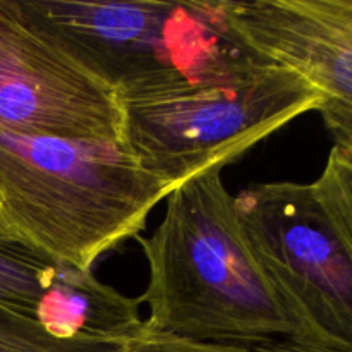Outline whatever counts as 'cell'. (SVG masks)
I'll list each match as a JSON object with an SVG mask.
<instances>
[{"label": "cell", "instance_id": "cell-1", "mask_svg": "<svg viewBox=\"0 0 352 352\" xmlns=\"http://www.w3.org/2000/svg\"><path fill=\"white\" fill-rule=\"evenodd\" d=\"M150 237H136L148 263L140 296L146 332L220 346L254 347L294 330L251 248L222 168L179 184Z\"/></svg>", "mask_w": 352, "mask_h": 352}, {"label": "cell", "instance_id": "cell-2", "mask_svg": "<svg viewBox=\"0 0 352 352\" xmlns=\"http://www.w3.org/2000/svg\"><path fill=\"white\" fill-rule=\"evenodd\" d=\"M172 191L122 143L0 129V229L79 270L140 237Z\"/></svg>", "mask_w": 352, "mask_h": 352}, {"label": "cell", "instance_id": "cell-3", "mask_svg": "<svg viewBox=\"0 0 352 352\" xmlns=\"http://www.w3.org/2000/svg\"><path fill=\"white\" fill-rule=\"evenodd\" d=\"M31 26L117 96L229 78L268 64L230 26L227 0H17Z\"/></svg>", "mask_w": 352, "mask_h": 352}, {"label": "cell", "instance_id": "cell-4", "mask_svg": "<svg viewBox=\"0 0 352 352\" xmlns=\"http://www.w3.org/2000/svg\"><path fill=\"white\" fill-rule=\"evenodd\" d=\"M323 102L305 76L268 62L229 78L120 98V143L175 189L212 168L223 170Z\"/></svg>", "mask_w": 352, "mask_h": 352}, {"label": "cell", "instance_id": "cell-5", "mask_svg": "<svg viewBox=\"0 0 352 352\" xmlns=\"http://www.w3.org/2000/svg\"><path fill=\"white\" fill-rule=\"evenodd\" d=\"M236 203L292 339L352 349V251L311 184L256 182Z\"/></svg>", "mask_w": 352, "mask_h": 352}, {"label": "cell", "instance_id": "cell-6", "mask_svg": "<svg viewBox=\"0 0 352 352\" xmlns=\"http://www.w3.org/2000/svg\"><path fill=\"white\" fill-rule=\"evenodd\" d=\"M0 129L93 143L122 134L117 93L31 26L17 0H0Z\"/></svg>", "mask_w": 352, "mask_h": 352}, {"label": "cell", "instance_id": "cell-7", "mask_svg": "<svg viewBox=\"0 0 352 352\" xmlns=\"http://www.w3.org/2000/svg\"><path fill=\"white\" fill-rule=\"evenodd\" d=\"M241 40L320 89L323 122L336 141H352V0H227Z\"/></svg>", "mask_w": 352, "mask_h": 352}, {"label": "cell", "instance_id": "cell-8", "mask_svg": "<svg viewBox=\"0 0 352 352\" xmlns=\"http://www.w3.org/2000/svg\"><path fill=\"white\" fill-rule=\"evenodd\" d=\"M69 268L0 229V302L38 318Z\"/></svg>", "mask_w": 352, "mask_h": 352}, {"label": "cell", "instance_id": "cell-9", "mask_svg": "<svg viewBox=\"0 0 352 352\" xmlns=\"http://www.w3.org/2000/svg\"><path fill=\"white\" fill-rule=\"evenodd\" d=\"M133 340L62 337L24 309L0 302V352H129Z\"/></svg>", "mask_w": 352, "mask_h": 352}, {"label": "cell", "instance_id": "cell-10", "mask_svg": "<svg viewBox=\"0 0 352 352\" xmlns=\"http://www.w3.org/2000/svg\"><path fill=\"white\" fill-rule=\"evenodd\" d=\"M337 232L352 251V155L333 146L323 172L311 182Z\"/></svg>", "mask_w": 352, "mask_h": 352}, {"label": "cell", "instance_id": "cell-11", "mask_svg": "<svg viewBox=\"0 0 352 352\" xmlns=\"http://www.w3.org/2000/svg\"><path fill=\"white\" fill-rule=\"evenodd\" d=\"M129 352H254L248 347L220 346V344H201L192 340L175 339L168 336H153L146 333L141 339L134 340Z\"/></svg>", "mask_w": 352, "mask_h": 352}, {"label": "cell", "instance_id": "cell-12", "mask_svg": "<svg viewBox=\"0 0 352 352\" xmlns=\"http://www.w3.org/2000/svg\"><path fill=\"white\" fill-rule=\"evenodd\" d=\"M254 352H352L351 347L327 346V344L302 342L296 339L278 340V342L267 344V346L254 347Z\"/></svg>", "mask_w": 352, "mask_h": 352}, {"label": "cell", "instance_id": "cell-13", "mask_svg": "<svg viewBox=\"0 0 352 352\" xmlns=\"http://www.w3.org/2000/svg\"><path fill=\"white\" fill-rule=\"evenodd\" d=\"M333 146L340 148V150H344L346 153L352 155V141H337V143H333Z\"/></svg>", "mask_w": 352, "mask_h": 352}]
</instances>
